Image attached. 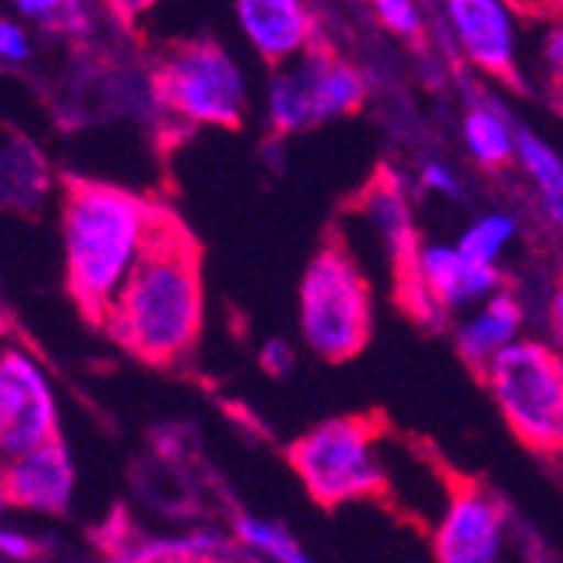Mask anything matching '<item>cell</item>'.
I'll return each mask as SVG.
<instances>
[{"label": "cell", "mask_w": 563, "mask_h": 563, "mask_svg": "<svg viewBox=\"0 0 563 563\" xmlns=\"http://www.w3.org/2000/svg\"><path fill=\"white\" fill-rule=\"evenodd\" d=\"M514 166L530 183L543 223L553 230H563V156L560 152L540 132L520 125Z\"/></svg>", "instance_id": "cell-17"}, {"label": "cell", "mask_w": 563, "mask_h": 563, "mask_svg": "<svg viewBox=\"0 0 563 563\" xmlns=\"http://www.w3.org/2000/svg\"><path fill=\"white\" fill-rule=\"evenodd\" d=\"M14 8H18V14L24 18V21H34V24H65L68 18H75L78 11L75 8H68L65 0H14Z\"/></svg>", "instance_id": "cell-23"}, {"label": "cell", "mask_w": 563, "mask_h": 563, "mask_svg": "<svg viewBox=\"0 0 563 563\" xmlns=\"http://www.w3.org/2000/svg\"><path fill=\"white\" fill-rule=\"evenodd\" d=\"M163 210L145 196L112 183H71L65 196V271L85 314L106 321L115 294L135 271L163 223Z\"/></svg>", "instance_id": "cell-2"}, {"label": "cell", "mask_w": 563, "mask_h": 563, "mask_svg": "<svg viewBox=\"0 0 563 563\" xmlns=\"http://www.w3.org/2000/svg\"><path fill=\"white\" fill-rule=\"evenodd\" d=\"M300 338L324 362H347L372 338V287L347 246H324L297 290Z\"/></svg>", "instance_id": "cell-3"}, {"label": "cell", "mask_w": 563, "mask_h": 563, "mask_svg": "<svg viewBox=\"0 0 563 563\" xmlns=\"http://www.w3.org/2000/svg\"><path fill=\"white\" fill-rule=\"evenodd\" d=\"M37 543L27 537V533H21V530H0V556H8V560H27V556H34L37 550H34Z\"/></svg>", "instance_id": "cell-26"}, {"label": "cell", "mask_w": 563, "mask_h": 563, "mask_svg": "<svg viewBox=\"0 0 563 563\" xmlns=\"http://www.w3.org/2000/svg\"><path fill=\"white\" fill-rule=\"evenodd\" d=\"M65 4H68V8H75V11H81V8H85V0H65Z\"/></svg>", "instance_id": "cell-29"}, {"label": "cell", "mask_w": 563, "mask_h": 563, "mask_svg": "<svg viewBox=\"0 0 563 563\" xmlns=\"http://www.w3.org/2000/svg\"><path fill=\"white\" fill-rule=\"evenodd\" d=\"M163 109L189 125L236 129L250 109L243 65L217 41H186L166 51L156 68Z\"/></svg>", "instance_id": "cell-6"}, {"label": "cell", "mask_w": 563, "mask_h": 563, "mask_svg": "<svg viewBox=\"0 0 563 563\" xmlns=\"http://www.w3.org/2000/svg\"><path fill=\"white\" fill-rule=\"evenodd\" d=\"M290 466L321 506L362 503L388 489V449L368 419H328L303 432Z\"/></svg>", "instance_id": "cell-4"}, {"label": "cell", "mask_w": 563, "mask_h": 563, "mask_svg": "<svg viewBox=\"0 0 563 563\" xmlns=\"http://www.w3.org/2000/svg\"><path fill=\"white\" fill-rule=\"evenodd\" d=\"M233 543L243 553V560H271V563L307 560V553L300 550V540L280 520L253 517V514H240L233 520Z\"/></svg>", "instance_id": "cell-18"}, {"label": "cell", "mask_w": 563, "mask_h": 563, "mask_svg": "<svg viewBox=\"0 0 563 563\" xmlns=\"http://www.w3.org/2000/svg\"><path fill=\"white\" fill-rule=\"evenodd\" d=\"M398 284L426 321L445 324L499 290L503 271L473 261L455 240H419Z\"/></svg>", "instance_id": "cell-8"}, {"label": "cell", "mask_w": 563, "mask_h": 563, "mask_svg": "<svg viewBox=\"0 0 563 563\" xmlns=\"http://www.w3.org/2000/svg\"><path fill=\"white\" fill-rule=\"evenodd\" d=\"M517 240H520V217L509 210H483L463 227V233L455 236L463 253H470V257L479 264H493V267L503 264V257L514 250Z\"/></svg>", "instance_id": "cell-19"}, {"label": "cell", "mask_w": 563, "mask_h": 563, "mask_svg": "<svg viewBox=\"0 0 563 563\" xmlns=\"http://www.w3.org/2000/svg\"><path fill=\"white\" fill-rule=\"evenodd\" d=\"M233 14L246 47L271 68L314 47V11L307 0H233Z\"/></svg>", "instance_id": "cell-12"}, {"label": "cell", "mask_w": 563, "mask_h": 563, "mask_svg": "<svg viewBox=\"0 0 563 563\" xmlns=\"http://www.w3.org/2000/svg\"><path fill=\"white\" fill-rule=\"evenodd\" d=\"M517 132L520 122H514V115L493 98H476L463 115V125H459L463 152L473 166L486 173H499L509 163H517Z\"/></svg>", "instance_id": "cell-16"}, {"label": "cell", "mask_w": 563, "mask_h": 563, "mask_svg": "<svg viewBox=\"0 0 563 563\" xmlns=\"http://www.w3.org/2000/svg\"><path fill=\"white\" fill-rule=\"evenodd\" d=\"M416 183H419V192H426L432 199H449V202L463 199V189H466V183H463V176H459V169H452L442 159L422 163Z\"/></svg>", "instance_id": "cell-22"}, {"label": "cell", "mask_w": 563, "mask_h": 563, "mask_svg": "<svg viewBox=\"0 0 563 563\" xmlns=\"http://www.w3.org/2000/svg\"><path fill=\"white\" fill-rule=\"evenodd\" d=\"M101 324L152 365L179 362L192 351L202 331V271L192 240L173 217H163L152 233Z\"/></svg>", "instance_id": "cell-1"}, {"label": "cell", "mask_w": 563, "mask_h": 563, "mask_svg": "<svg viewBox=\"0 0 563 563\" xmlns=\"http://www.w3.org/2000/svg\"><path fill=\"white\" fill-rule=\"evenodd\" d=\"M362 4L398 37L419 41L426 34V11L422 0H362Z\"/></svg>", "instance_id": "cell-20"}, {"label": "cell", "mask_w": 563, "mask_h": 563, "mask_svg": "<svg viewBox=\"0 0 563 563\" xmlns=\"http://www.w3.org/2000/svg\"><path fill=\"white\" fill-rule=\"evenodd\" d=\"M368 98V81L351 62L328 51H303V55L274 65L267 78L264 112L277 135H297L324 122L354 115Z\"/></svg>", "instance_id": "cell-7"}, {"label": "cell", "mask_w": 563, "mask_h": 563, "mask_svg": "<svg viewBox=\"0 0 563 563\" xmlns=\"http://www.w3.org/2000/svg\"><path fill=\"white\" fill-rule=\"evenodd\" d=\"M442 24L470 68L496 81L520 78V18L509 0H439Z\"/></svg>", "instance_id": "cell-10"}, {"label": "cell", "mask_w": 563, "mask_h": 563, "mask_svg": "<svg viewBox=\"0 0 563 563\" xmlns=\"http://www.w3.org/2000/svg\"><path fill=\"white\" fill-rule=\"evenodd\" d=\"M58 439V401L44 368L24 347H0V459Z\"/></svg>", "instance_id": "cell-9"}, {"label": "cell", "mask_w": 563, "mask_h": 563, "mask_svg": "<svg viewBox=\"0 0 563 563\" xmlns=\"http://www.w3.org/2000/svg\"><path fill=\"white\" fill-rule=\"evenodd\" d=\"M31 58V34L8 21V18H0V62L4 65H21Z\"/></svg>", "instance_id": "cell-24"}, {"label": "cell", "mask_w": 563, "mask_h": 563, "mask_svg": "<svg viewBox=\"0 0 563 563\" xmlns=\"http://www.w3.org/2000/svg\"><path fill=\"white\" fill-rule=\"evenodd\" d=\"M479 375L517 439L537 452H563V357L547 341H514Z\"/></svg>", "instance_id": "cell-5"}, {"label": "cell", "mask_w": 563, "mask_h": 563, "mask_svg": "<svg viewBox=\"0 0 563 563\" xmlns=\"http://www.w3.org/2000/svg\"><path fill=\"white\" fill-rule=\"evenodd\" d=\"M261 365L271 372V375H287L294 368V351L284 338H271L264 347H261Z\"/></svg>", "instance_id": "cell-25"}, {"label": "cell", "mask_w": 563, "mask_h": 563, "mask_svg": "<svg viewBox=\"0 0 563 563\" xmlns=\"http://www.w3.org/2000/svg\"><path fill=\"white\" fill-rule=\"evenodd\" d=\"M0 493L14 506L34 509V514H65L75 496V466L68 449L55 439L4 459Z\"/></svg>", "instance_id": "cell-13"}, {"label": "cell", "mask_w": 563, "mask_h": 563, "mask_svg": "<svg viewBox=\"0 0 563 563\" xmlns=\"http://www.w3.org/2000/svg\"><path fill=\"white\" fill-rule=\"evenodd\" d=\"M354 217H357V223H362L368 243L382 253L385 264L401 280V271H405L408 257H412V250L419 243L416 220H412V202H408V196L391 179H378L368 186L362 202H357Z\"/></svg>", "instance_id": "cell-15"}, {"label": "cell", "mask_w": 563, "mask_h": 563, "mask_svg": "<svg viewBox=\"0 0 563 563\" xmlns=\"http://www.w3.org/2000/svg\"><path fill=\"white\" fill-rule=\"evenodd\" d=\"M109 4H112V11L122 14V18H139V14H145V11L156 8L159 0H109Z\"/></svg>", "instance_id": "cell-27"}, {"label": "cell", "mask_w": 563, "mask_h": 563, "mask_svg": "<svg viewBox=\"0 0 563 563\" xmlns=\"http://www.w3.org/2000/svg\"><path fill=\"white\" fill-rule=\"evenodd\" d=\"M550 321H553V331L563 338V284H556L550 294Z\"/></svg>", "instance_id": "cell-28"}, {"label": "cell", "mask_w": 563, "mask_h": 563, "mask_svg": "<svg viewBox=\"0 0 563 563\" xmlns=\"http://www.w3.org/2000/svg\"><path fill=\"white\" fill-rule=\"evenodd\" d=\"M509 547L506 506L483 486H452L432 527V553L442 563H496Z\"/></svg>", "instance_id": "cell-11"}, {"label": "cell", "mask_w": 563, "mask_h": 563, "mask_svg": "<svg viewBox=\"0 0 563 563\" xmlns=\"http://www.w3.org/2000/svg\"><path fill=\"white\" fill-rule=\"evenodd\" d=\"M523 328H527L523 300L509 287H499L486 300L470 307L466 314L455 318L452 341H455L459 357H463L470 368L483 372L499 351H506L509 344L523 338Z\"/></svg>", "instance_id": "cell-14"}, {"label": "cell", "mask_w": 563, "mask_h": 563, "mask_svg": "<svg viewBox=\"0 0 563 563\" xmlns=\"http://www.w3.org/2000/svg\"><path fill=\"white\" fill-rule=\"evenodd\" d=\"M537 75L543 91L563 109V21L547 27V34L540 37V51H537Z\"/></svg>", "instance_id": "cell-21"}]
</instances>
